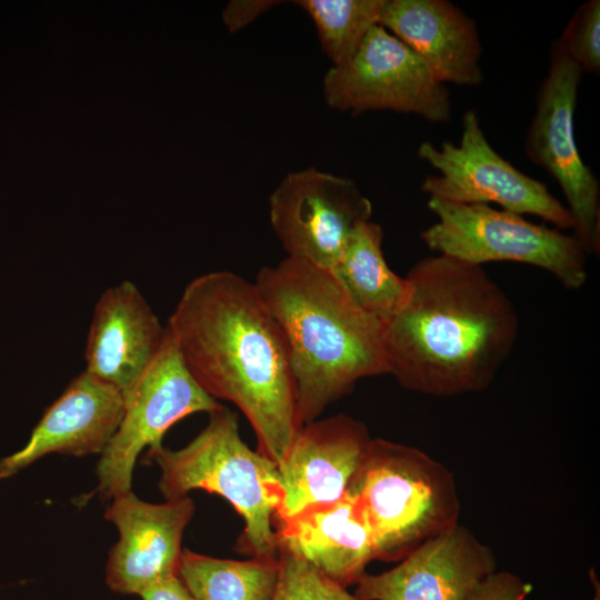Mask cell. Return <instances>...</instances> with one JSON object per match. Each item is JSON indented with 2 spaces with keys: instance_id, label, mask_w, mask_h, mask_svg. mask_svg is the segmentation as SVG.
Listing matches in <instances>:
<instances>
[{
  "instance_id": "cell-1",
  "label": "cell",
  "mask_w": 600,
  "mask_h": 600,
  "mask_svg": "<svg viewBox=\"0 0 600 600\" xmlns=\"http://www.w3.org/2000/svg\"><path fill=\"white\" fill-rule=\"evenodd\" d=\"M166 328L200 387L243 413L278 467L302 423L286 339L254 282L231 271L192 279Z\"/></svg>"
},
{
  "instance_id": "cell-2",
  "label": "cell",
  "mask_w": 600,
  "mask_h": 600,
  "mask_svg": "<svg viewBox=\"0 0 600 600\" xmlns=\"http://www.w3.org/2000/svg\"><path fill=\"white\" fill-rule=\"evenodd\" d=\"M406 278L409 299L384 323L388 374L434 397L486 390L518 338L507 293L482 266L439 253L418 261Z\"/></svg>"
},
{
  "instance_id": "cell-3",
  "label": "cell",
  "mask_w": 600,
  "mask_h": 600,
  "mask_svg": "<svg viewBox=\"0 0 600 600\" xmlns=\"http://www.w3.org/2000/svg\"><path fill=\"white\" fill-rule=\"evenodd\" d=\"M254 284L286 339L302 426L359 380L388 374L384 323L351 300L331 269L287 256L260 269Z\"/></svg>"
},
{
  "instance_id": "cell-4",
  "label": "cell",
  "mask_w": 600,
  "mask_h": 600,
  "mask_svg": "<svg viewBox=\"0 0 600 600\" xmlns=\"http://www.w3.org/2000/svg\"><path fill=\"white\" fill-rule=\"evenodd\" d=\"M160 469L158 487L166 500L192 490L217 493L243 518L240 552L278 559L273 520L283 491L277 464L242 440L236 412L222 406L183 448L163 446L144 457Z\"/></svg>"
},
{
  "instance_id": "cell-5",
  "label": "cell",
  "mask_w": 600,
  "mask_h": 600,
  "mask_svg": "<svg viewBox=\"0 0 600 600\" xmlns=\"http://www.w3.org/2000/svg\"><path fill=\"white\" fill-rule=\"evenodd\" d=\"M370 530L374 560L399 562L459 523L453 473L422 450L373 438L348 492Z\"/></svg>"
},
{
  "instance_id": "cell-6",
  "label": "cell",
  "mask_w": 600,
  "mask_h": 600,
  "mask_svg": "<svg viewBox=\"0 0 600 600\" xmlns=\"http://www.w3.org/2000/svg\"><path fill=\"white\" fill-rule=\"evenodd\" d=\"M427 204L438 221L421 232V239L439 254L477 266L492 261L534 266L569 290H579L587 281V253L573 236L488 204L432 197Z\"/></svg>"
},
{
  "instance_id": "cell-7",
  "label": "cell",
  "mask_w": 600,
  "mask_h": 600,
  "mask_svg": "<svg viewBox=\"0 0 600 600\" xmlns=\"http://www.w3.org/2000/svg\"><path fill=\"white\" fill-rule=\"evenodd\" d=\"M123 399L120 424L97 464V488L83 500L97 496L109 501L131 491L143 450L162 446L166 432L181 419L222 407L189 372L168 330L158 353Z\"/></svg>"
},
{
  "instance_id": "cell-8",
  "label": "cell",
  "mask_w": 600,
  "mask_h": 600,
  "mask_svg": "<svg viewBox=\"0 0 600 600\" xmlns=\"http://www.w3.org/2000/svg\"><path fill=\"white\" fill-rule=\"evenodd\" d=\"M417 154L439 172L422 182V190L432 198L470 204L497 203L506 211L540 217L558 229H573L568 207L544 183L494 151L474 110L463 114L458 144L442 142L436 148L424 141Z\"/></svg>"
},
{
  "instance_id": "cell-9",
  "label": "cell",
  "mask_w": 600,
  "mask_h": 600,
  "mask_svg": "<svg viewBox=\"0 0 600 600\" xmlns=\"http://www.w3.org/2000/svg\"><path fill=\"white\" fill-rule=\"evenodd\" d=\"M329 107L352 114L369 110L413 113L447 122L451 104L423 60L382 26L370 30L353 57L323 78Z\"/></svg>"
},
{
  "instance_id": "cell-10",
  "label": "cell",
  "mask_w": 600,
  "mask_h": 600,
  "mask_svg": "<svg viewBox=\"0 0 600 600\" xmlns=\"http://www.w3.org/2000/svg\"><path fill=\"white\" fill-rule=\"evenodd\" d=\"M583 71L552 48L548 74L537 98V111L524 150L560 186L573 219V237L587 254L600 250L599 182L580 157L574 138L573 116Z\"/></svg>"
},
{
  "instance_id": "cell-11",
  "label": "cell",
  "mask_w": 600,
  "mask_h": 600,
  "mask_svg": "<svg viewBox=\"0 0 600 600\" xmlns=\"http://www.w3.org/2000/svg\"><path fill=\"white\" fill-rule=\"evenodd\" d=\"M371 201L349 178L316 168L288 173L269 198L271 227L288 257L331 269Z\"/></svg>"
},
{
  "instance_id": "cell-12",
  "label": "cell",
  "mask_w": 600,
  "mask_h": 600,
  "mask_svg": "<svg viewBox=\"0 0 600 600\" xmlns=\"http://www.w3.org/2000/svg\"><path fill=\"white\" fill-rule=\"evenodd\" d=\"M104 518L118 531L106 567V583L114 592L139 596L178 576L183 532L196 506L189 496L151 503L132 490L109 500Z\"/></svg>"
},
{
  "instance_id": "cell-13",
  "label": "cell",
  "mask_w": 600,
  "mask_h": 600,
  "mask_svg": "<svg viewBox=\"0 0 600 600\" xmlns=\"http://www.w3.org/2000/svg\"><path fill=\"white\" fill-rule=\"evenodd\" d=\"M497 570V559L467 527L457 523L421 543L390 570L364 572L358 600H467Z\"/></svg>"
},
{
  "instance_id": "cell-14",
  "label": "cell",
  "mask_w": 600,
  "mask_h": 600,
  "mask_svg": "<svg viewBox=\"0 0 600 600\" xmlns=\"http://www.w3.org/2000/svg\"><path fill=\"white\" fill-rule=\"evenodd\" d=\"M372 439L363 422L344 413L303 424L278 466L283 498L273 522L343 498Z\"/></svg>"
},
{
  "instance_id": "cell-15",
  "label": "cell",
  "mask_w": 600,
  "mask_h": 600,
  "mask_svg": "<svg viewBox=\"0 0 600 600\" xmlns=\"http://www.w3.org/2000/svg\"><path fill=\"white\" fill-rule=\"evenodd\" d=\"M123 408L121 392L83 370L44 410L24 447L0 459V481L49 454H101Z\"/></svg>"
},
{
  "instance_id": "cell-16",
  "label": "cell",
  "mask_w": 600,
  "mask_h": 600,
  "mask_svg": "<svg viewBox=\"0 0 600 600\" xmlns=\"http://www.w3.org/2000/svg\"><path fill=\"white\" fill-rule=\"evenodd\" d=\"M166 331L132 281L109 287L93 308L84 370L124 398L158 353Z\"/></svg>"
},
{
  "instance_id": "cell-17",
  "label": "cell",
  "mask_w": 600,
  "mask_h": 600,
  "mask_svg": "<svg viewBox=\"0 0 600 600\" xmlns=\"http://www.w3.org/2000/svg\"><path fill=\"white\" fill-rule=\"evenodd\" d=\"M380 26L407 44L442 84L479 86L481 42L471 18L447 0H386Z\"/></svg>"
},
{
  "instance_id": "cell-18",
  "label": "cell",
  "mask_w": 600,
  "mask_h": 600,
  "mask_svg": "<svg viewBox=\"0 0 600 600\" xmlns=\"http://www.w3.org/2000/svg\"><path fill=\"white\" fill-rule=\"evenodd\" d=\"M273 526L278 550L303 559L344 588L356 584L374 560L370 530L348 493L276 520Z\"/></svg>"
},
{
  "instance_id": "cell-19",
  "label": "cell",
  "mask_w": 600,
  "mask_h": 600,
  "mask_svg": "<svg viewBox=\"0 0 600 600\" xmlns=\"http://www.w3.org/2000/svg\"><path fill=\"white\" fill-rule=\"evenodd\" d=\"M382 241L378 223L371 219L359 223L331 270L362 311L387 323L408 301L411 284L390 269Z\"/></svg>"
},
{
  "instance_id": "cell-20",
  "label": "cell",
  "mask_w": 600,
  "mask_h": 600,
  "mask_svg": "<svg viewBox=\"0 0 600 600\" xmlns=\"http://www.w3.org/2000/svg\"><path fill=\"white\" fill-rule=\"evenodd\" d=\"M278 559L231 560L183 549L178 578L197 600H271Z\"/></svg>"
},
{
  "instance_id": "cell-21",
  "label": "cell",
  "mask_w": 600,
  "mask_h": 600,
  "mask_svg": "<svg viewBox=\"0 0 600 600\" xmlns=\"http://www.w3.org/2000/svg\"><path fill=\"white\" fill-rule=\"evenodd\" d=\"M386 0H298L312 19L322 51L333 67L347 63L372 28Z\"/></svg>"
},
{
  "instance_id": "cell-22",
  "label": "cell",
  "mask_w": 600,
  "mask_h": 600,
  "mask_svg": "<svg viewBox=\"0 0 600 600\" xmlns=\"http://www.w3.org/2000/svg\"><path fill=\"white\" fill-rule=\"evenodd\" d=\"M278 580L271 600H358L303 559L278 550Z\"/></svg>"
},
{
  "instance_id": "cell-23",
  "label": "cell",
  "mask_w": 600,
  "mask_h": 600,
  "mask_svg": "<svg viewBox=\"0 0 600 600\" xmlns=\"http://www.w3.org/2000/svg\"><path fill=\"white\" fill-rule=\"evenodd\" d=\"M582 71L598 73L600 69V1L582 3L554 44Z\"/></svg>"
},
{
  "instance_id": "cell-24",
  "label": "cell",
  "mask_w": 600,
  "mask_h": 600,
  "mask_svg": "<svg viewBox=\"0 0 600 600\" xmlns=\"http://www.w3.org/2000/svg\"><path fill=\"white\" fill-rule=\"evenodd\" d=\"M532 586L508 571H494L487 576L467 600H527Z\"/></svg>"
},
{
  "instance_id": "cell-25",
  "label": "cell",
  "mask_w": 600,
  "mask_h": 600,
  "mask_svg": "<svg viewBox=\"0 0 600 600\" xmlns=\"http://www.w3.org/2000/svg\"><path fill=\"white\" fill-rule=\"evenodd\" d=\"M280 1L234 0L223 11V20L231 32L239 31Z\"/></svg>"
},
{
  "instance_id": "cell-26",
  "label": "cell",
  "mask_w": 600,
  "mask_h": 600,
  "mask_svg": "<svg viewBox=\"0 0 600 600\" xmlns=\"http://www.w3.org/2000/svg\"><path fill=\"white\" fill-rule=\"evenodd\" d=\"M142 600H197L183 586L178 576L162 580L142 591Z\"/></svg>"
}]
</instances>
